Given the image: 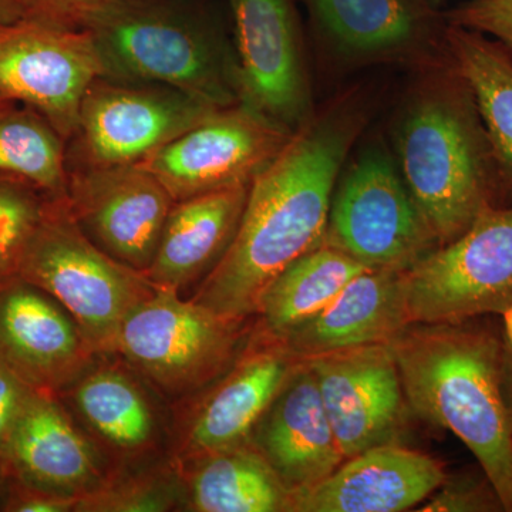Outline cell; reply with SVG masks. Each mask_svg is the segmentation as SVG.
Masks as SVG:
<instances>
[{
    "label": "cell",
    "mask_w": 512,
    "mask_h": 512,
    "mask_svg": "<svg viewBox=\"0 0 512 512\" xmlns=\"http://www.w3.org/2000/svg\"><path fill=\"white\" fill-rule=\"evenodd\" d=\"M363 117L332 107L289 137L249 184L241 221L194 301L244 322L276 276L325 241L330 204Z\"/></svg>",
    "instance_id": "6da1fadb"
},
{
    "label": "cell",
    "mask_w": 512,
    "mask_h": 512,
    "mask_svg": "<svg viewBox=\"0 0 512 512\" xmlns=\"http://www.w3.org/2000/svg\"><path fill=\"white\" fill-rule=\"evenodd\" d=\"M410 412L451 431L512 512V420L503 342L460 323H414L390 342Z\"/></svg>",
    "instance_id": "7a4b0ae2"
},
{
    "label": "cell",
    "mask_w": 512,
    "mask_h": 512,
    "mask_svg": "<svg viewBox=\"0 0 512 512\" xmlns=\"http://www.w3.org/2000/svg\"><path fill=\"white\" fill-rule=\"evenodd\" d=\"M396 141L397 167L439 247L494 207L503 180L476 101L451 67L410 104Z\"/></svg>",
    "instance_id": "3957f363"
},
{
    "label": "cell",
    "mask_w": 512,
    "mask_h": 512,
    "mask_svg": "<svg viewBox=\"0 0 512 512\" xmlns=\"http://www.w3.org/2000/svg\"><path fill=\"white\" fill-rule=\"evenodd\" d=\"M83 29L111 77L174 87L217 109L242 103L237 53L188 10L158 0H121Z\"/></svg>",
    "instance_id": "277c9868"
},
{
    "label": "cell",
    "mask_w": 512,
    "mask_h": 512,
    "mask_svg": "<svg viewBox=\"0 0 512 512\" xmlns=\"http://www.w3.org/2000/svg\"><path fill=\"white\" fill-rule=\"evenodd\" d=\"M70 313L90 352L113 349L124 320L156 286L84 234L66 198H50L18 268Z\"/></svg>",
    "instance_id": "5b68a950"
},
{
    "label": "cell",
    "mask_w": 512,
    "mask_h": 512,
    "mask_svg": "<svg viewBox=\"0 0 512 512\" xmlns=\"http://www.w3.org/2000/svg\"><path fill=\"white\" fill-rule=\"evenodd\" d=\"M414 323H463L512 303V207L490 208L466 232L404 272Z\"/></svg>",
    "instance_id": "8992f818"
},
{
    "label": "cell",
    "mask_w": 512,
    "mask_h": 512,
    "mask_svg": "<svg viewBox=\"0 0 512 512\" xmlns=\"http://www.w3.org/2000/svg\"><path fill=\"white\" fill-rule=\"evenodd\" d=\"M177 291L156 288L124 320L111 352H119L161 389L187 393L234 365L239 325Z\"/></svg>",
    "instance_id": "52a82bcc"
},
{
    "label": "cell",
    "mask_w": 512,
    "mask_h": 512,
    "mask_svg": "<svg viewBox=\"0 0 512 512\" xmlns=\"http://www.w3.org/2000/svg\"><path fill=\"white\" fill-rule=\"evenodd\" d=\"M323 242L366 268L396 271L439 247L399 167L377 148L360 154L333 192Z\"/></svg>",
    "instance_id": "ba28073f"
},
{
    "label": "cell",
    "mask_w": 512,
    "mask_h": 512,
    "mask_svg": "<svg viewBox=\"0 0 512 512\" xmlns=\"http://www.w3.org/2000/svg\"><path fill=\"white\" fill-rule=\"evenodd\" d=\"M109 76L93 36L82 28L22 18L0 26V97L45 117L70 140L84 94Z\"/></svg>",
    "instance_id": "9c48e42d"
},
{
    "label": "cell",
    "mask_w": 512,
    "mask_h": 512,
    "mask_svg": "<svg viewBox=\"0 0 512 512\" xmlns=\"http://www.w3.org/2000/svg\"><path fill=\"white\" fill-rule=\"evenodd\" d=\"M220 110L164 84L103 76L80 107L84 167L136 164Z\"/></svg>",
    "instance_id": "30bf717a"
},
{
    "label": "cell",
    "mask_w": 512,
    "mask_h": 512,
    "mask_svg": "<svg viewBox=\"0 0 512 512\" xmlns=\"http://www.w3.org/2000/svg\"><path fill=\"white\" fill-rule=\"evenodd\" d=\"M291 136L239 103L215 111L141 164L175 202L183 201L251 184Z\"/></svg>",
    "instance_id": "8fae6325"
},
{
    "label": "cell",
    "mask_w": 512,
    "mask_h": 512,
    "mask_svg": "<svg viewBox=\"0 0 512 512\" xmlns=\"http://www.w3.org/2000/svg\"><path fill=\"white\" fill-rule=\"evenodd\" d=\"M235 28L242 104L285 133L313 117L293 0H227Z\"/></svg>",
    "instance_id": "7c38bea8"
},
{
    "label": "cell",
    "mask_w": 512,
    "mask_h": 512,
    "mask_svg": "<svg viewBox=\"0 0 512 512\" xmlns=\"http://www.w3.org/2000/svg\"><path fill=\"white\" fill-rule=\"evenodd\" d=\"M67 207L74 221L104 252L138 272L156 255L170 192L141 163L83 167L69 174Z\"/></svg>",
    "instance_id": "4fadbf2b"
},
{
    "label": "cell",
    "mask_w": 512,
    "mask_h": 512,
    "mask_svg": "<svg viewBox=\"0 0 512 512\" xmlns=\"http://www.w3.org/2000/svg\"><path fill=\"white\" fill-rule=\"evenodd\" d=\"M343 456L399 443L409 403L390 343L306 360Z\"/></svg>",
    "instance_id": "5bb4252c"
},
{
    "label": "cell",
    "mask_w": 512,
    "mask_h": 512,
    "mask_svg": "<svg viewBox=\"0 0 512 512\" xmlns=\"http://www.w3.org/2000/svg\"><path fill=\"white\" fill-rule=\"evenodd\" d=\"M448 474L437 458L399 443L346 458L322 483L291 495L289 512H402L423 504Z\"/></svg>",
    "instance_id": "9a60e30c"
},
{
    "label": "cell",
    "mask_w": 512,
    "mask_h": 512,
    "mask_svg": "<svg viewBox=\"0 0 512 512\" xmlns=\"http://www.w3.org/2000/svg\"><path fill=\"white\" fill-rule=\"evenodd\" d=\"M252 437L291 495L311 490L345 461L306 362L293 370Z\"/></svg>",
    "instance_id": "2e32d148"
},
{
    "label": "cell",
    "mask_w": 512,
    "mask_h": 512,
    "mask_svg": "<svg viewBox=\"0 0 512 512\" xmlns=\"http://www.w3.org/2000/svg\"><path fill=\"white\" fill-rule=\"evenodd\" d=\"M404 272L367 269L322 311L272 340L301 362L392 342L410 325Z\"/></svg>",
    "instance_id": "e0dca14e"
},
{
    "label": "cell",
    "mask_w": 512,
    "mask_h": 512,
    "mask_svg": "<svg viewBox=\"0 0 512 512\" xmlns=\"http://www.w3.org/2000/svg\"><path fill=\"white\" fill-rule=\"evenodd\" d=\"M299 362L272 339L245 353L197 413L188 436L192 450L208 456L249 443Z\"/></svg>",
    "instance_id": "ac0fdd59"
},
{
    "label": "cell",
    "mask_w": 512,
    "mask_h": 512,
    "mask_svg": "<svg viewBox=\"0 0 512 512\" xmlns=\"http://www.w3.org/2000/svg\"><path fill=\"white\" fill-rule=\"evenodd\" d=\"M248 190L249 184L238 185L175 202L144 272L148 281L178 292L208 274L237 232Z\"/></svg>",
    "instance_id": "d6986e66"
},
{
    "label": "cell",
    "mask_w": 512,
    "mask_h": 512,
    "mask_svg": "<svg viewBox=\"0 0 512 512\" xmlns=\"http://www.w3.org/2000/svg\"><path fill=\"white\" fill-rule=\"evenodd\" d=\"M30 288L0 296V352L33 382L59 386L79 373L90 350L72 316Z\"/></svg>",
    "instance_id": "ffe728a7"
},
{
    "label": "cell",
    "mask_w": 512,
    "mask_h": 512,
    "mask_svg": "<svg viewBox=\"0 0 512 512\" xmlns=\"http://www.w3.org/2000/svg\"><path fill=\"white\" fill-rule=\"evenodd\" d=\"M320 32L342 55L397 59L433 43L439 12L429 0H306Z\"/></svg>",
    "instance_id": "44dd1931"
},
{
    "label": "cell",
    "mask_w": 512,
    "mask_h": 512,
    "mask_svg": "<svg viewBox=\"0 0 512 512\" xmlns=\"http://www.w3.org/2000/svg\"><path fill=\"white\" fill-rule=\"evenodd\" d=\"M6 444L20 470L52 490H79L97 476L92 448L45 397L26 396Z\"/></svg>",
    "instance_id": "7402d4cb"
},
{
    "label": "cell",
    "mask_w": 512,
    "mask_h": 512,
    "mask_svg": "<svg viewBox=\"0 0 512 512\" xmlns=\"http://www.w3.org/2000/svg\"><path fill=\"white\" fill-rule=\"evenodd\" d=\"M444 43L451 69L476 101L501 180L512 185V49L448 23Z\"/></svg>",
    "instance_id": "603a6c76"
},
{
    "label": "cell",
    "mask_w": 512,
    "mask_h": 512,
    "mask_svg": "<svg viewBox=\"0 0 512 512\" xmlns=\"http://www.w3.org/2000/svg\"><path fill=\"white\" fill-rule=\"evenodd\" d=\"M365 265L322 242L281 272L266 288L256 315L266 339H278L329 305Z\"/></svg>",
    "instance_id": "cb8c5ba5"
},
{
    "label": "cell",
    "mask_w": 512,
    "mask_h": 512,
    "mask_svg": "<svg viewBox=\"0 0 512 512\" xmlns=\"http://www.w3.org/2000/svg\"><path fill=\"white\" fill-rule=\"evenodd\" d=\"M191 487L201 512H289L291 505L274 468L249 443L204 456Z\"/></svg>",
    "instance_id": "d4e9b609"
},
{
    "label": "cell",
    "mask_w": 512,
    "mask_h": 512,
    "mask_svg": "<svg viewBox=\"0 0 512 512\" xmlns=\"http://www.w3.org/2000/svg\"><path fill=\"white\" fill-rule=\"evenodd\" d=\"M64 138L30 107L0 109V175L20 178L50 198H66Z\"/></svg>",
    "instance_id": "484cf974"
},
{
    "label": "cell",
    "mask_w": 512,
    "mask_h": 512,
    "mask_svg": "<svg viewBox=\"0 0 512 512\" xmlns=\"http://www.w3.org/2000/svg\"><path fill=\"white\" fill-rule=\"evenodd\" d=\"M84 419L111 446L136 450L154 433V417L144 394L128 377L103 369L86 377L76 390Z\"/></svg>",
    "instance_id": "4316f807"
},
{
    "label": "cell",
    "mask_w": 512,
    "mask_h": 512,
    "mask_svg": "<svg viewBox=\"0 0 512 512\" xmlns=\"http://www.w3.org/2000/svg\"><path fill=\"white\" fill-rule=\"evenodd\" d=\"M37 191L20 178L0 175V279L18 272L20 259L45 214L47 201Z\"/></svg>",
    "instance_id": "83f0119b"
},
{
    "label": "cell",
    "mask_w": 512,
    "mask_h": 512,
    "mask_svg": "<svg viewBox=\"0 0 512 512\" xmlns=\"http://www.w3.org/2000/svg\"><path fill=\"white\" fill-rule=\"evenodd\" d=\"M170 485L160 481H137L117 485L103 493L77 500L76 510L113 512H158L174 504Z\"/></svg>",
    "instance_id": "f1b7e54d"
},
{
    "label": "cell",
    "mask_w": 512,
    "mask_h": 512,
    "mask_svg": "<svg viewBox=\"0 0 512 512\" xmlns=\"http://www.w3.org/2000/svg\"><path fill=\"white\" fill-rule=\"evenodd\" d=\"M423 512L504 511V505L488 478L447 476L444 483L421 504Z\"/></svg>",
    "instance_id": "f546056e"
},
{
    "label": "cell",
    "mask_w": 512,
    "mask_h": 512,
    "mask_svg": "<svg viewBox=\"0 0 512 512\" xmlns=\"http://www.w3.org/2000/svg\"><path fill=\"white\" fill-rule=\"evenodd\" d=\"M444 19L448 25L483 33L512 49V0H468Z\"/></svg>",
    "instance_id": "4dcf8cb0"
},
{
    "label": "cell",
    "mask_w": 512,
    "mask_h": 512,
    "mask_svg": "<svg viewBox=\"0 0 512 512\" xmlns=\"http://www.w3.org/2000/svg\"><path fill=\"white\" fill-rule=\"evenodd\" d=\"M121 0H19L25 18L82 28L94 16Z\"/></svg>",
    "instance_id": "1f68e13d"
},
{
    "label": "cell",
    "mask_w": 512,
    "mask_h": 512,
    "mask_svg": "<svg viewBox=\"0 0 512 512\" xmlns=\"http://www.w3.org/2000/svg\"><path fill=\"white\" fill-rule=\"evenodd\" d=\"M26 394L15 373L0 366V446L6 444L16 417L22 409Z\"/></svg>",
    "instance_id": "d6a6232c"
},
{
    "label": "cell",
    "mask_w": 512,
    "mask_h": 512,
    "mask_svg": "<svg viewBox=\"0 0 512 512\" xmlns=\"http://www.w3.org/2000/svg\"><path fill=\"white\" fill-rule=\"evenodd\" d=\"M76 505L77 500L72 497L42 495V497H33L22 501L13 510L20 512H63L73 510Z\"/></svg>",
    "instance_id": "836d02e7"
},
{
    "label": "cell",
    "mask_w": 512,
    "mask_h": 512,
    "mask_svg": "<svg viewBox=\"0 0 512 512\" xmlns=\"http://www.w3.org/2000/svg\"><path fill=\"white\" fill-rule=\"evenodd\" d=\"M501 380H503V390L505 402H507L508 412L512 420V346L503 342V357H501Z\"/></svg>",
    "instance_id": "e575fe53"
},
{
    "label": "cell",
    "mask_w": 512,
    "mask_h": 512,
    "mask_svg": "<svg viewBox=\"0 0 512 512\" xmlns=\"http://www.w3.org/2000/svg\"><path fill=\"white\" fill-rule=\"evenodd\" d=\"M25 18V10L19 0H0V26Z\"/></svg>",
    "instance_id": "d590c367"
},
{
    "label": "cell",
    "mask_w": 512,
    "mask_h": 512,
    "mask_svg": "<svg viewBox=\"0 0 512 512\" xmlns=\"http://www.w3.org/2000/svg\"><path fill=\"white\" fill-rule=\"evenodd\" d=\"M505 342L512 346V303L507 306L503 313Z\"/></svg>",
    "instance_id": "8d00e7d4"
},
{
    "label": "cell",
    "mask_w": 512,
    "mask_h": 512,
    "mask_svg": "<svg viewBox=\"0 0 512 512\" xmlns=\"http://www.w3.org/2000/svg\"><path fill=\"white\" fill-rule=\"evenodd\" d=\"M446 2L447 0H429L430 5L437 10H441V8L446 5Z\"/></svg>",
    "instance_id": "74e56055"
},
{
    "label": "cell",
    "mask_w": 512,
    "mask_h": 512,
    "mask_svg": "<svg viewBox=\"0 0 512 512\" xmlns=\"http://www.w3.org/2000/svg\"><path fill=\"white\" fill-rule=\"evenodd\" d=\"M9 103H12V101H8L0 97V109H2V107L8 106Z\"/></svg>",
    "instance_id": "f35d334b"
}]
</instances>
